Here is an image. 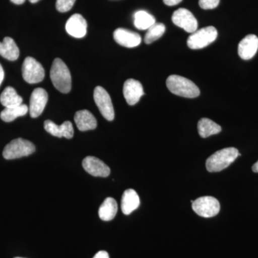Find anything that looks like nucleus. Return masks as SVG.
Returning a JSON list of instances; mask_svg holds the SVG:
<instances>
[{
  "mask_svg": "<svg viewBox=\"0 0 258 258\" xmlns=\"http://www.w3.org/2000/svg\"><path fill=\"white\" fill-rule=\"evenodd\" d=\"M74 120L78 128L81 132L93 130L97 127L96 118L88 110H81L76 112Z\"/></svg>",
  "mask_w": 258,
  "mask_h": 258,
  "instance_id": "17",
  "label": "nucleus"
},
{
  "mask_svg": "<svg viewBox=\"0 0 258 258\" xmlns=\"http://www.w3.org/2000/svg\"><path fill=\"white\" fill-rule=\"evenodd\" d=\"M93 98L102 115L110 121L114 119V108L111 97L106 90L101 86H97L93 92Z\"/></svg>",
  "mask_w": 258,
  "mask_h": 258,
  "instance_id": "8",
  "label": "nucleus"
},
{
  "mask_svg": "<svg viewBox=\"0 0 258 258\" xmlns=\"http://www.w3.org/2000/svg\"><path fill=\"white\" fill-rule=\"evenodd\" d=\"M147 30V34H146L145 37H144V42L146 44L149 45V44L156 41L164 35V32H165L166 27L163 23H156Z\"/></svg>",
  "mask_w": 258,
  "mask_h": 258,
  "instance_id": "25",
  "label": "nucleus"
},
{
  "mask_svg": "<svg viewBox=\"0 0 258 258\" xmlns=\"http://www.w3.org/2000/svg\"><path fill=\"white\" fill-rule=\"evenodd\" d=\"M220 4V0H200L199 5L203 10H212Z\"/></svg>",
  "mask_w": 258,
  "mask_h": 258,
  "instance_id": "27",
  "label": "nucleus"
},
{
  "mask_svg": "<svg viewBox=\"0 0 258 258\" xmlns=\"http://www.w3.org/2000/svg\"><path fill=\"white\" fill-rule=\"evenodd\" d=\"M31 3H36L37 2L40 1V0H29Z\"/></svg>",
  "mask_w": 258,
  "mask_h": 258,
  "instance_id": "33",
  "label": "nucleus"
},
{
  "mask_svg": "<svg viewBox=\"0 0 258 258\" xmlns=\"http://www.w3.org/2000/svg\"><path fill=\"white\" fill-rule=\"evenodd\" d=\"M5 78V72L3 70V66L0 64V86H1L2 83H3V80Z\"/></svg>",
  "mask_w": 258,
  "mask_h": 258,
  "instance_id": "30",
  "label": "nucleus"
},
{
  "mask_svg": "<svg viewBox=\"0 0 258 258\" xmlns=\"http://www.w3.org/2000/svg\"><path fill=\"white\" fill-rule=\"evenodd\" d=\"M182 0H163L164 4L168 5V6H174L179 4Z\"/></svg>",
  "mask_w": 258,
  "mask_h": 258,
  "instance_id": "29",
  "label": "nucleus"
},
{
  "mask_svg": "<svg viewBox=\"0 0 258 258\" xmlns=\"http://www.w3.org/2000/svg\"><path fill=\"white\" fill-rule=\"evenodd\" d=\"M140 205L138 194L133 189L125 190L121 199V210L124 215H130Z\"/></svg>",
  "mask_w": 258,
  "mask_h": 258,
  "instance_id": "18",
  "label": "nucleus"
},
{
  "mask_svg": "<svg viewBox=\"0 0 258 258\" xmlns=\"http://www.w3.org/2000/svg\"><path fill=\"white\" fill-rule=\"evenodd\" d=\"M15 258H23V257H15Z\"/></svg>",
  "mask_w": 258,
  "mask_h": 258,
  "instance_id": "34",
  "label": "nucleus"
},
{
  "mask_svg": "<svg viewBox=\"0 0 258 258\" xmlns=\"http://www.w3.org/2000/svg\"><path fill=\"white\" fill-rule=\"evenodd\" d=\"M22 72L24 80L30 84L42 82L45 78V70L42 64L32 57L25 59Z\"/></svg>",
  "mask_w": 258,
  "mask_h": 258,
  "instance_id": "6",
  "label": "nucleus"
},
{
  "mask_svg": "<svg viewBox=\"0 0 258 258\" xmlns=\"http://www.w3.org/2000/svg\"><path fill=\"white\" fill-rule=\"evenodd\" d=\"M82 164L83 169L93 176L107 177L111 173L110 168L103 161L95 157L90 156L85 158Z\"/></svg>",
  "mask_w": 258,
  "mask_h": 258,
  "instance_id": "11",
  "label": "nucleus"
},
{
  "mask_svg": "<svg viewBox=\"0 0 258 258\" xmlns=\"http://www.w3.org/2000/svg\"><path fill=\"white\" fill-rule=\"evenodd\" d=\"M113 38L117 43L125 47H135L140 45L142 37L137 32L124 28H118L113 32Z\"/></svg>",
  "mask_w": 258,
  "mask_h": 258,
  "instance_id": "13",
  "label": "nucleus"
},
{
  "mask_svg": "<svg viewBox=\"0 0 258 258\" xmlns=\"http://www.w3.org/2000/svg\"><path fill=\"white\" fill-rule=\"evenodd\" d=\"M93 258H109V254H108L106 251L101 250L97 252Z\"/></svg>",
  "mask_w": 258,
  "mask_h": 258,
  "instance_id": "28",
  "label": "nucleus"
},
{
  "mask_svg": "<svg viewBox=\"0 0 258 258\" xmlns=\"http://www.w3.org/2000/svg\"><path fill=\"white\" fill-rule=\"evenodd\" d=\"M166 86L173 94L184 98H197L200 94V88L192 81L177 75H172L168 78Z\"/></svg>",
  "mask_w": 258,
  "mask_h": 258,
  "instance_id": "2",
  "label": "nucleus"
},
{
  "mask_svg": "<svg viewBox=\"0 0 258 258\" xmlns=\"http://www.w3.org/2000/svg\"><path fill=\"white\" fill-rule=\"evenodd\" d=\"M241 156L238 150L234 147L225 148L217 151L206 161V168L210 172H218L228 167Z\"/></svg>",
  "mask_w": 258,
  "mask_h": 258,
  "instance_id": "1",
  "label": "nucleus"
},
{
  "mask_svg": "<svg viewBox=\"0 0 258 258\" xmlns=\"http://www.w3.org/2000/svg\"><path fill=\"white\" fill-rule=\"evenodd\" d=\"M66 31L71 36L82 38L87 32V22L82 15L75 14L68 20L66 25Z\"/></svg>",
  "mask_w": 258,
  "mask_h": 258,
  "instance_id": "14",
  "label": "nucleus"
},
{
  "mask_svg": "<svg viewBox=\"0 0 258 258\" xmlns=\"http://www.w3.org/2000/svg\"><path fill=\"white\" fill-rule=\"evenodd\" d=\"M44 128L47 133L55 137H64L66 139H72L74 135V127L71 121H64L62 124L58 125L50 120H45Z\"/></svg>",
  "mask_w": 258,
  "mask_h": 258,
  "instance_id": "15",
  "label": "nucleus"
},
{
  "mask_svg": "<svg viewBox=\"0 0 258 258\" xmlns=\"http://www.w3.org/2000/svg\"><path fill=\"white\" fill-rule=\"evenodd\" d=\"M171 20L174 25L189 33H193L198 30V20L189 10L184 8L176 10L171 17Z\"/></svg>",
  "mask_w": 258,
  "mask_h": 258,
  "instance_id": "9",
  "label": "nucleus"
},
{
  "mask_svg": "<svg viewBox=\"0 0 258 258\" xmlns=\"http://www.w3.org/2000/svg\"><path fill=\"white\" fill-rule=\"evenodd\" d=\"M118 205L114 199L106 198L100 207L98 215L103 221H111L116 215Z\"/></svg>",
  "mask_w": 258,
  "mask_h": 258,
  "instance_id": "20",
  "label": "nucleus"
},
{
  "mask_svg": "<svg viewBox=\"0 0 258 258\" xmlns=\"http://www.w3.org/2000/svg\"><path fill=\"white\" fill-rule=\"evenodd\" d=\"M50 79L56 89L62 93H69L72 86L71 75L69 68L60 58L52 62L50 70Z\"/></svg>",
  "mask_w": 258,
  "mask_h": 258,
  "instance_id": "3",
  "label": "nucleus"
},
{
  "mask_svg": "<svg viewBox=\"0 0 258 258\" xmlns=\"http://www.w3.org/2000/svg\"><path fill=\"white\" fill-rule=\"evenodd\" d=\"M76 0H57L56 9L60 13H66L72 9Z\"/></svg>",
  "mask_w": 258,
  "mask_h": 258,
  "instance_id": "26",
  "label": "nucleus"
},
{
  "mask_svg": "<svg viewBox=\"0 0 258 258\" xmlns=\"http://www.w3.org/2000/svg\"><path fill=\"white\" fill-rule=\"evenodd\" d=\"M198 128L199 134L203 138H208L210 136L219 134L222 130L220 125L207 118L199 120Z\"/></svg>",
  "mask_w": 258,
  "mask_h": 258,
  "instance_id": "22",
  "label": "nucleus"
},
{
  "mask_svg": "<svg viewBox=\"0 0 258 258\" xmlns=\"http://www.w3.org/2000/svg\"><path fill=\"white\" fill-rule=\"evenodd\" d=\"M258 50V37L254 35H247L238 45V54L241 58L247 60L255 55Z\"/></svg>",
  "mask_w": 258,
  "mask_h": 258,
  "instance_id": "16",
  "label": "nucleus"
},
{
  "mask_svg": "<svg viewBox=\"0 0 258 258\" xmlns=\"http://www.w3.org/2000/svg\"><path fill=\"white\" fill-rule=\"evenodd\" d=\"M35 152V147L32 142L18 138L12 141L5 147L3 154L5 159L10 160L28 157Z\"/></svg>",
  "mask_w": 258,
  "mask_h": 258,
  "instance_id": "4",
  "label": "nucleus"
},
{
  "mask_svg": "<svg viewBox=\"0 0 258 258\" xmlns=\"http://www.w3.org/2000/svg\"><path fill=\"white\" fill-rule=\"evenodd\" d=\"M123 96L130 106H134L144 96V88L142 83L135 79H128L123 85Z\"/></svg>",
  "mask_w": 258,
  "mask_h": 258,
  "instance_id": "12",
  "label": "nucleus"
},
{
  "mask_svg": "<svg viewBox=\"0 0 258 258\" xmlns=\"http://www.w3.org/2000/svg\"><path fill=\"white\" fill-rule=\"evenodd\" d=\"M23 98L19 96L14 88L7 87L0 96V102L5 108H10L23 104Z\"/></svg>",
  "mask_w": 258,
  "mask_h": 258,
  "instance_id": "21",
  "label": "nucleus"
},
{
  "mask_svg": "<svg viewBox=\"0 0 258 258\" xmlns=\"http://www.w3.org/2000/svg\"><path fill=\"white\" fill-rule=\"evenodd\" d=\"M252 169L254 172L258 173V161L252 166Z\"/></svg>",
  "mask_w": 258,
  "mask_h": 258,
  "instance_id": "32",
  "label": "nucleus"
},
{
  "mask_svg": "<svg viewBox=\"0 0 258 258\" xmlns=\"http://www.w3.org/2000/svg\"><path fill=\"white\" fill-rule=\"evenodd\" d=\"M29 108L27 105L21 104L20 106L5 108L0 113V118L5 122H12L20 116L27 114Z\"/></svg>",
  "mask_w": 258,
  "mask_h": 258,
  "instance_id": "23",
  "label": "nucleus"
},
{
  "mask_svg": "<svg viewBox=\"0 0 258 258\" xmlns=\"http://www.w3.org/2000/svg\"><path fill=\"white\" fill-rule=\"evenodd\" d=\"M12 3H14L15 5H22L25 3V0H10Z\"/></svg>",
  "mask_w": 258,
  "mask_h": 258,
  "instance_id": "31",
  "label": "nucleus"
},
{
  "mask_svg": "<svg viewBox=\"0 0 258 258\" xmlns=\"http://www.w3.org/2000/svg\"><path fill=\"white\" fill-rule=\"evenodd\" d=\"M134 25L141 30H148L156 23V19L153 15L144 10H139L134 14Z\"/></svg>",
  "mask_w": 258,
  "mask_h": 258,
  "instance_id": "24",
  "label": "nucleus"
},
{
  "mask_svg": "<svg viewBox=\"0 0 258 258\" xmlns=\"http://www.w3.org/2000/svg\"><path fill=\"white\" fill-rule=\"evenodd\" d=\"M192 209L200 216L210 218L216 216L220 212V205L218 200L213 197H202L194 201Z\"/></svg>",
  "mask_w": 258,
  "mask_h": 258,
  "instance_id": "7",
  "label": "nucleus"
},
{
  "mask_svg": "<svg viewBox=\"0 0 258 258\" xmlns=\"http://www.w3.org/2000/svg\"><path fill=\"white\" fill-rule=\"evenodd\" d=\"M48 101V95L45 89L36 88L32 91L30 97L29 112L32 118H37L42 114Z\"/></svg>",
  "mask_w": 258,
  "mask_h": 258,
  "instance_id": "10",
  "label": "nucleus"
},
{
  "mask_svg": "<svg viewBox=\"0 0 258 258\" xmlns=\"http://www.w3.org/2000/svg\"><path fill=\"white\" fill-rule=\"evenodd\" d=\"M0 55L10 61L18 60L20 50L11 37H5L3 41L0 42Z\"/></svg>",
  "mask_w": 258,
  "mask_h": 258,
  "instance_id": "19",
  "label": "nucleus"
},
{
  "mask_svg": "<svg viewBox=\"0 0 258 258\" xmlns=\"http://www.w3.org/2000/svg\"><path fill=\"white\" fill-rule=\"evenodd\" d=\"M218 32L215 27L209 26L196 30L188 37V47L192 50L203 49L215 41Z\"/></svg>",
  "mask_w": 258,
  "mask_h": 258,
  "instance_id": "5",
  "label": "nucleus"
}]
</instances>
